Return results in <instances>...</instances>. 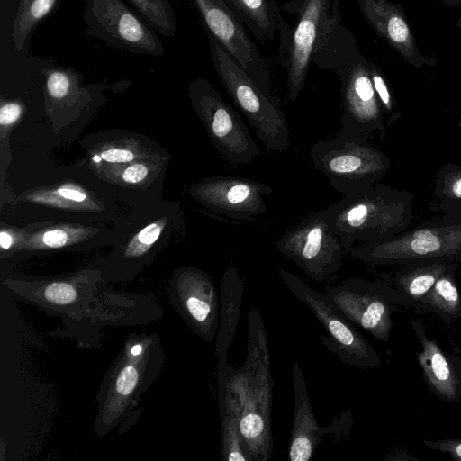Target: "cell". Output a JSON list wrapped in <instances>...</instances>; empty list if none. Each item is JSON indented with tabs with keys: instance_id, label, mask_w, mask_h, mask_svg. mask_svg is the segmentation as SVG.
<instances>
[{
	"instance_id": "1",
	"label": "cell",
	"mask_w": 461,
	"mask_h": 461,
	"mask_svg": "<svg viewBox=\"0 0 461 461\" xmlns=\"http://www.w3.org/2000/svg\"><path fill=\"white\" fill-rule=\"evenodd\" d=\"M248 322L246 360L240 368H231L230 386L251 461H267L273 451L270 351L262 317L254 307Z\"/></svg>"
},
{
	"instance_id": "2",
	"label": "cell",
	"mask_w": 461,
	"mask_h": 461,
	"mask_svg": "<svg viewBox=\"0 0 461 461\" xmlns=\"http://www.w3.org/2000/svg\"><path fill=\"white\" fill-rule=\"evenodd\" d=\"M164 353L159 339H130L110 368L98 394L96 431L101 436L116 426L137 404L158 375Z\"/></svg>"
},
{
	"instance_id": "3",
	"label": "cell",
	"mask_w": 461,
	"mask_h": 461,
	"mask_svg": "<svg viewBox=\"0 0 461 461\" xmlns=\"http://www.w3.org/2000/svg\"><path fill=\"white\" fill-rule=\"evenodd\" d=\"M206 33L213 67L234 105L267 150L286 151L291 146L288 126L276 99L266 95L221 45Z\"/></svg>"
},
{
	"instance_id": "4",
	"label": "cell",
	"mask_w": 461,
	"mask_h": 461,
	"mask_svg": "<svg viewBox=\"0 0 461 461\" xmlns=\"http://www.w3.org/2000/svg\"><path fill=\"white\" fill-rule=\"evenodd\" d=\"M339 0H291L284 10L297 16L288 42L279 48V59L287 72L288 97L294 103L305 84L311 62L321 51Z\"/></svg>"
},
{
	"instance_id": "5",
	"label": "cell",
	"mask_w": 461,
	"mask_h": 461,
	"mask_svg": "<svg viewBox=\"0 0 461 461\" xmlns=\"http://www.w3.org/2000/svg\"><path fill=\"white\" fill-rule=\"evenodd\" d=\"M279 275L290 292L310 308L323 326L328 337H321L322 343L342 362L358 368H375L381 365V357L374 347L325 294L311 288L286 269L280 268Z\"/></svg>"
},
{
	"instance_id": "6",
	"label": "cell",
	"mask_w": 461,
	"mask_h": 461,
	"mask_svg": "<svg viewBox=\"0 0 461 461\" xmlns=\"http://www.w3.org/2000/svg\"><path fill=\"white\" fill-rule=\"evenodd\" d=\"M310 157L313 167L344 195L367 188L376 172V154L363 134L342 128L335 137L314 143Z\"/></svg>"
},
{
	"instance_id": "7",
	"label": "cell",
	"mask_w": 461,
	"mask_h": 461,
	"mask_svg": "<svg viewBox=\"0 0 461 461\" xmlns=\"http://www.w3.org/2000/svg\"><path fill=\"white\" fill-rule=\"evenodd\" d=\"M276 246L317 282L324 281L341 268L346 251L321 210L312 212L286 230Z\"/></svg>"
},
{
	"instance_id": "8",
	"label": "cell",
	"mask_w": 461,
	"mask_h": 461,
	"mask_svg": "<svg viewBox=\"0 0 461 461\" xmlns=\"http://www.w3.org/2000/svg\"><path fill=\"white\" fill-rule=\"evenodd\" d=\"M189 91L213 145L225 159L247 165L260 155V149L240 113L223 100L207 79L194 80Z\"/></svg>"
},
{
	"instance_id": "9",
	"label": "cell",
	"mask_w": 461,
	"mask_h": 461,
	"mask_svg": "<svg viewBox=\"0 0 461 461\" xmlns=\"http://www.w3.org/2000/svg\"><path fill=\"white\" fill-rule=\"evenodd\" d=\"M87 34L134 54L161 56L165 48L149 23L122 0H86Z\"/></svg>"
},
{
	"instance_id": "10",
	"label": "cell",
	"mask_w": 461,
	"mask_h": 461,
	"mask_svg": "<svg viewBox=\"0 0 461 461\" xmlns=\"http://www.w3.org/2000/svg\"><path fill=\"white\" fill-rule=\"evenodd\" d=\"M331 303L355 326L375 339L387 342L393 326L392 315L401 304L396 290L380 283L349 278L325 294Z\"/></svg>"
},
{
	"instance_id": "11",
	"label": "cell",
	"mask_w": 461,
	"mask_h": 461,
	"mask_svg": "<svg viewBox=\"0 0 461 461\" xmlns=\"http://www.w3.org/2000/svg\"><path fill=\"white\" fill-rule=\"evenodd\" d=\"M209 32L249 76L257 86L272 96L271 72L240 18L224 0H192Z\"/></svg>"
},
{
	"instance_id": "12",
	"label": "cell",
	"mask_w": 461,
	"mask_h": 461,
	"mask_svg": "<svg viewBox=\"0 0 461 461\" xmlns=\"http://www.w3.org/2000/svg\"><path fill=\"white\" fill-rule=\"evenodd\" d=\"M169 296L185 322L202 339L212 342L216 339L220 302L207 273L193 267L181 269L171 285Z\"/></svg>"
},
{
	"instance_id": "13",
	"label": "cell",
	"mask_w": 461,
	"mask_h": 461,
	"mask_svg": "<svg viewBox=\"0 0 461 461\" xmlns=\"http://www.w3.org/2000/svg\"><path fill=\"white\" fill-rule=\"evenodd\" d=\"M272 192L264 183L233 176H212L192 187L193 196L205 207L236 221L265 213L264 196Z\"/></svg>"
},
{
	"instance_id": "14",
	"label": "cell",
	"mask_w": 461,
	"mask_h": 461,
	"mask_svg": "<svg viewBox=\"0 0 461 461\" xmlns=\"http://www.w3.org/2000/svg\"><path fill=\"white\" fill-rule=\"evenodd\" d=\"M369 61L358 51L339 74L343 114L341 128L366 133L377 122V102Z\"/></svg>"
},
{
	"instance_id": "15",
	"label": "cell",
	"mask_w": 461,
	"mask_h": 461,
	"mask_svg": "<svg viewBox=\"0 0 461 461\" xmlns=\"http://www.w3.org/2000/svg\"><path fill=\"white\" fill-rule=\"evenodd\" d=\"M357 4L375 32L405 61L416 68L437 63L435 56L425 55L419 49L401 5L388 0H357Z\"/></svg>"
},
{
	"instance_id": "16",
	"label": "cell",
	"mask_w": 461,
	"mask_h": 461,
	"mask_svg": "<svg viewBox=\"0 0 461 461\" xmlns=\"http://www.w3.org/2000/svg\"><path fill=\"white\" fill-rule=\"evenodd\" d=\"M412 330L421 345L417 361L429 391L447 403L461 401V358L445 352L438 342L428 336L419 319L411 321Z\"/></svg>"
},
{
	"instance_id": "17",
	"label": "cell",
	"mask_w": 461,
	"mask_h": 461,
	"mask_svg": "<svg viewBox=\"0 0 461 461\" xmlns=\"http://www.w3.org/2000/svg\"><path fill=\"white\" fill-rule=\"evenodd\" d=\"M294 392V411L289 440L288 456L291 461H309L324 435L335 433L341 423L337 420L330 426L321 427L313 414L306 382L300 364L292 366Z\"/></svg>"
},
{
	"instance_id": "18",
	"label": "cell",
	"mask_w": 461,
	"mask_h": 461,
	"mask_svg": "<svg viewBox=\"0 0 461 461\" xmlns=\"http://www.w3.org/2000/svg\"><path fill=\"white\" fill-rule=\"evenodd\" d=\"M227 360L218 361L219 408L221 426V456L226 461H251L240 429V416L233 404Z\"/></svg>"
},
{
	"instance_id": "19",
	"label": "cell",
	"mask_w": 461,
	"mask_h": 461,
	"mask_svg": "<svg viewBox=\"0 0 461 461\" xmlns=\"http://www.w3.org/2000/svg\"><path fill=\"white\" fill-rule=\"evenodd\" d=\"M243 296V281L235 266L230 265L221 277L219 329L215 354L219 361L228 360V349L234 339Z\"/></svg>"
},
{
	"instance_id": "20",
	"label": "cell",
	"mask_w": 461,
	"mask_h": 461,
	"mask_svg": "<svg viewBox=\"0 0 461 461\" xmlns=\"http://www.w3.org/2000/svg\"><path fill=\"white\" fill-rule=\"evenodd\" d=\"M60 0H13L11 37L17 51H23L38 26L59 6Z\"/></svg>"
},
{
	"instance_id": "21",
	"label": "cell",
	"mask_w": 461,
	"mask_h": 461,
	"mask_svg": "<svg viewBox=\"0 0 461 461\" xmlns=\"http://www.w3.org/2000/svg\"><path fill=\"white\" fill-rule=\"evenodd\" d=\"M259 41H271L290 26L284 21L275 0H231Z\"/></svg>"
},
{
	"instance_id": "22",
	"label": "cell",
	"mask_w": 461,
	"mask_h": 461,
	"mask_svg": "<svg viewBox=\"0 0 461 461\" xmlns=\"http://www.w3.org/2000/svg\"><path fill=\"white\" fill-rule=\"evenodd\" d=\"M418 312L438 315L446 324L461 317V294L455 280L448 273L443 274L421 298Z\"/></svg>"
},
{
	"instance_id": "23",
	"label": "cell",
	"mask_w": 461,
	"mask_h": 461,
	"mask_svg": "<svg viewBox=\"0 0 461 461\" xmlns=\"http://www.w3.org/2000/svg\"><path fill=\"white\" fill-rule=\"evenodd\" d=\"M442 266H427L402 271L395 279V290L401 304L418 310L421 298L447 271Z\"/></svg>"
},
{
	"instance_id": "24",
	"label": "cell",
	"mask_w": 461,
	"mask_h": 461,
	"mask_svg": "<svg viewBox=\"0 0 461 461\" xmlns=\"http://www.w3.org/2000/svg\"><path fill=\"white\" fill-rule=\"evenodd\" d=\"M149 25L164 37L176 34V24L169 0H128Z\"/></svg>"
},
{
	"instance_id": "25",
	"label": "cell",
	"mask_w": 461,
	"mask_h": 461,
	"mask_svg": "<svg viewBox=\"0 0 461 461\" xmlns=\"http://www.w3.org/2000/svg\"><path fill=\"white\" fill-rule=\"evenodd\" d=\"M32 201L68 208H86L88 196L81 188L64 185L51 192L34 193L29 196Z\"/></svg>"
},
{
	"instance_id": "26",
	"label": "cell",
	"mask_w": 461,
	"mask_h": 461,
	"mask_svg": "<svg viewBox=\"0 0 461 461\" xmlns=\"http://www.w3.org/2000/svg\"><path fill=\"white\" fill-rule=\"evenodd\" d=\"M164 225L165 221H158L142 229L131 240L124 252V256L126 258H134L147 252L159 237Z\"/></svg>"
},
{
	"instance_id": "27",
	"label": "cell",
	"mask_w": 461,
	"mask_h": 461,
	"mask_svg": "<svg viewBox=\"0 0 461 461\" xmlns=\"http://www.w3.org/2000/svg\"><path fill=\"white\" fill-rule=\"evenodd\" d=\"M441 249V242L430 231L422 230L416 232L410 243V251L412 257H428L435 254Z\"/></svg>"
},
{
	"instance_id": "28",
	"label": "cell",
	"mask_w": 461,
	"mask_h": 461,
	"mask_svg": "<svg viewBox=\"0 0 461 461\" xmlns=\"http://www.w3.org/2000/svg\"><path fill=\"white\" fill-rule=\"evenodd\" d=\"M423 443L431 450L447 454L453 460H461V438L438 440L423 439Z\"/></svg>"
},
{
	"instance_id": "29",
	"label": "cell",
	"mask_w": 461,
	"mask_h": 461,
	"mask_svg": "<svg viewBox=\"0 0 461 461\" xmlns=\"http://www.w3.org/2000/svg\"><path fill=\"white\" fill-rule=\"evenodd\" d=\"M371 80L376 95H378L384 105L390 109L391 107V95L385 82V79L381 73L380 69L372 61L368 63Z\"/></svg>"
},
{
	"instance_id": "30",
	"label": "cell",
	"mask_w": 461,
	"mask_h": 461,
	"mask_svg": "<svg viewBox=\"0 0 461 461\" xmlns=\"http://www.w3.org/2000/svg\"><path fill=\"white\" fill-rule=\"evenodd\" d=\"M68 233L63 229H52L42 233L37 240L39 247L58 249L68 244Z\"/></svg>"
},
{
	"instance_id": "31",
	"label": "cell",
	"mask_w": 461,
	"mask_h": 461,
	"mask_svg": "<svg viewBox=\"0 0 461 461\" xmlns=\"http://www.w3.org/2000/svg\"><path fill=\"white\" fill-rule=\"evenodd\" d=\"M103 160L111 163H124L134 159L135 155L131 150L124 149H108L99 155Z\"/></svg>"
},
{
	"instance_id": "32",
	"label": "cell",
	"mask_w": 461,
	"mask_h": 461,
	"mask_svg": "<svg viewBox=\"0 0 461 461\" xmlns=\"http://www.w3.org/2000/svg\"><path fill=\"white\" fill-rule=\"evenodd\" d=\"M148 175V167L141 163L129 166L122 174L124 182L136 184L141 182Z\"/></svg>"
},
{
	"instance_id": "33",
	"label": "cell",
	"mask_w": 461,
	"mask_h": 461,
	"mask_svg": "<svg viewBox=\"0 0 461 461\" xmlns=\"http://www.w3.org/2000/svg\"><path fill=\"white\" fill-rule=\"evenodd\" d=\"M22 113V108L17 103H6L0 109V123L2 126L10 125L16 122Z\"/></svg>"
},
{
	"instance_id": "34",
	"label": "cell",
	"mask_w": 461,
	"mask_h": 461,
	"mask_svg": "<svg viewBox=\"0 0 461 461\" xmlns=\"http://www.w3.org/2000/svg\"><path fill=\"white\" fill-rule=\"evenodd\" d=\"M14 240L10 233L1 231L0 233V245L3 249H8L13 245Z\"/></svg>"
},
{
	"instance_id": "35",
	"label": "cell",
	"mask_w": 461,
	"mask_h": 461,
	"mask_svg": "<svg viewBox=\"0 0 461 461\" xmlns=\"http://www.w3.org/2000/svg\"><path fill=\"white\" fill-rule=\"evenodd\" d=\"M447 7H461V0H439Z\"/></svg>"
},
{
	"instance_id": "36",
	"label": "cell",
	"mask_w": 461,
	"mask_h": 461,
	"mask_svg": "<svg viewBox=\"0 0 461 461\" xmlns=\"http://www.w3.org/2000/svg\"><path fill=\"white\" fill-rule=\"evenodd\" d=\"M452 190L456 197L461 198V178L454 183Z\"/></svg>"
},
{
	"instance_id": "37",
	"label": "cell",
	"mask_w": 461,
	"mask_h": 461,
	"mask_svg": "<svg viewBox=\"0 0 461 461\" xmlns=\"http://www.w3.org/2000/svg\"><path fill=\"white\" fill-rule=\"evenodd\" d=\"M456 27L461 31V10H460L459 17L456 20Z\"/></svg>"
},
{
	"instance_id": "38",
	"label": "cell",
	"mask_w": 461,
	"mask_h": 461,
	"mask_svg": "<svg viewBox=\"0 0 461 461\" xmlns=\"http://www.w3.org/2000/svg\"><path fill=\"white\" fill-rule=\"evenodd\" d=\"M93 159H94L95 161L98 162V161H100L102 158H101V157L98 155V156H95V157L93 158Z\"/></svg>"
}]
</instances>
